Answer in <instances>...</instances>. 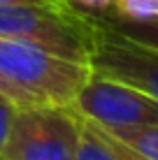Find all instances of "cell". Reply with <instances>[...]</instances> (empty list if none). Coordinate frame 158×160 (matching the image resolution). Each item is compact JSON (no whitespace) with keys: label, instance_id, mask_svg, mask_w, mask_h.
<instances>
[{"label":"cell","instance_id":"cell-3","mask_svg":"<svg viewBox=\"0 0 158 160\" xmlns=\"http://www.w3.org/2000/svg\"><path fill=\"white\" fill-rule=\"evenodd\" d=\"M84 118L72 107H16L0 156L7 160H74Z\"/></svg>","mask_w":158,"mask_h":160},{"label":"cell","instance_id":"cell-2","mask_svg":"<svg viewBox=\"0 0 158 160\" xmlns=\"http://www.w3.org/2000/svg\"><path fill=\"white\" fill-rule=\"evenodd\" d=\"M0 37L28 42L58 56L89 63L91 23L81 9L65 2L0 5Z\"/></svg>","mask_w":158,"mask_h":160},{"label":"cell","instance_id":"cell-7","mask_svg":"<svg viewBox=\"0 0 158 160\" xmlns=\"http://www.w3.org/2000/svg\"><path fill=\"white\" fill-rule=\"evenodd\" d=\"M102 130L112 135L114 139H119L121 144L130 146L135 153L149 160H158V123L128 125V128H102Z\"/></svg>","mask_w":158,"mask_h":160},{"label":"cell","instance_id":"cell-10","mask_svg":"<svg viewBox=\"0 0 158 160\" xmlns=\"http://www.w3.org/2000/svg\"><path fill=\"white\" fill-rule=\"evenodd\" d=\"M0 95L7 98L9 102H14L16 107H30V104H40L35 98H30L26 91H21L16 84H12V81H9L3 72H0Z\"/></svg>","mask_w":158,"mask_h":160},{"label":"cell","instance_id":"cell-12","mask_svg":"<svg viewBox=\"0 0 158 160\" xmlns=\"http://www.w3.org/2000/svg\"><path fill=\"white\" fill-rule=\"evenodd\" d=\"M95 125H98V123H95ZM98 128H100V125H98ZM100 130H102V128H100ZM102 132H105V130H102ZM105 137H107V139H110V144L114 146V151H116L119 160H149V158L140 156V153H135V151H133V148H130V146L121 144V142H119V139H114V137H112V135H107V132H105Z\"/></svg>","mask_w":158,"mask_h":160},{"label":"cell","instance_id":"cell-14","mask_svg":"<svg viewBox=\"0 0 158 160\" xmlns=\"http://www.w3.org/2000/svg\"><path fill=\"white\" fill-rule=\"evenodd\" d=\"M47 2H65V0H0V5H47Z\"/></svg>","mask_w":158,"mask_h":160},{"label":"cell","instance_id":"cell-5","mask_svg":"<svg viewBox=\"0 0 158 160\" xmlns=\"http://www.w3.org/2000/svg\"><path fill=\"white\" fill-rule=\"evenodd\" d=\"M86 14V12H84ZM91 23L89 65L91 70L130 84L158 100V51L140 44L121 32L98 23L86 14Z\"/></svg>","mask_w":158,"mask_h":160},{"label":"cell","instance_id":"cell-6","mask_svg":"<svg viewBox=\"0 0 158 160\" xmlns=\"http://www.w3.org/2000/svg\"><path fill=\"white\" fill-rule=\"evenodd\" d=\"M89 16H93L98 23L107 26V28L121 32V35L130 37V40L146 44V47L156 49L158 51V16L154 19H121V16H114L110 12H86Z\"/></svg>","mask_w":158,"mask_h":160},{"label":"cell","instance_id":"cell-13","mask_svg":"<svg viewBox=\"0 0 158 160\" xmlns=\"http://www.w3.org/2000/svg\"><path fill=\"white\" fill-rule=\"evenodd\" d=\"M68 2L81 12H105L112 7L114 0H68Z\"/></svg>","mask_w":158,"mask_h":160},{"label":"cell","instance_id":"cell-11","mask_svg":"<svg viewBox=\"0 0 158 160\" xmlns=\"http://www.w3.org/2000/svg\"><path fill=\"white\" fill-rule=\"evenodd\" d=\"M14 112H16V104L0 95V153H3V146L7 142V132H9V125H12Z\"/></svg>","mask_w":158,"mask_h":160},{"label":"cell","instance_id":"cell-9","mask_svg":"<svg viewBox=\"0 0 158 160\" xmlns=\"http://www.w3.org/2000/svg\"><path fill=\"white\" fill-rule=\"evenodd\" d=\"M121 19H154L158 16V0H114L112 7L105 9Z\"/></svg>","mask_w":158,"mask_h":160},{"label":"cell","instance_id":"cell-8","mask_svg":"<svg viewBox=\"0 0 158 160\" xmlns=\"http://www.w3.org/2000/svg\"><path fill=\"white\" fill-rule=\"evenodd\" d=\"M74 160H119V156L114 151V146L110 144V139L105 137V132L98 128L93 121L84 118Z\"/></svg>","mask_w":158,"mask_h":160},{"label":"cell","instance_id":"cell-4","mask_svg":"<svg viewBox=\"0 0 158 160\" xmlns=\"http://www.w3.org/2000/svg\"><path fill=\"white\" fill-rule=\"evenodd\" d=\"M72 109L102 128L158 123V100L144 91L91 70L86 84L74 95Z\"/></svg>","mask_w":158,"mask_h":160},{"label":"cell","instance_id":"cell-15","mask_svg":"<svg viewBox=\"0 0 158 160\" xmlns=\"http://www.w3.org/2000/svg\"><path fill=\"white\" fill-rule=\"evenodd\" d=\"M0 160H7V158H3V156H0Z\"/></svg>","mask_w":158,"mask_h":160},{"label":"cell","instance_id":"cell-1","mask_svg":"<svg viewBox=\"0 0 158 160\" xmlns=\"http://www.w3.org/2000/svg\"><path fill=\"white\" fill-rule=\"evenodd\" d=\"M0 72L40 104L72 107L74 95L91 74V65L28 42L0 37Z\"/></svg>","mask_w":158,"mask_h":160}]
</instances>
